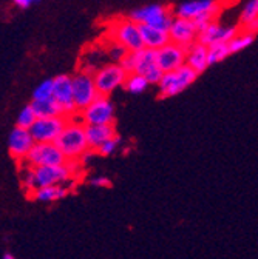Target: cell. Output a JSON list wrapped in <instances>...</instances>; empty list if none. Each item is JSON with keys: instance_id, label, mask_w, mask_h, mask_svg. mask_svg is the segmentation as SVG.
Masks as SVG:
<instances>
[{"instance_id": "obj_1", "label": "cell", "mask_w": 258, "mask_h": 259, "mask_svg": "<svg viewBox=\"0 0 258 259\" xmlns=\"http://www.w3.org/2000/svg\"><path fill=\"white\" fill-rule=\"evenodd\" d=\"M54 144L67 160H81V157L90 151L85 138V126L78 120L76 116L67 120Z\"/></svg>"}, {"instance_id": "obj_2", "label": "cell", "mask_w": 258, "mask_h": 259, "mask_svg": "<svg viewBox=\"0 0 258 259\" xmlns=\"http://www.w3.org/2000/svg\"><path fill=\"white\" fill-rule=\"evenodd\" d=\"M119 65L127 74L136 73L142 76L149 82V85H158L164 74L155 62V51L147 48H142L135 53H127Z\"/></svg>"}, {"instance_id": "obj_3", "label": "cell", "mask_w": 258, "mask_h": 259, "mask_svg": "<svg viewBox=\"0 0 258 259\" xmlns=\"http://www.w3.org/2000/svg\"><path fill=\"white\" fill-rule=\"evenodd\" d=\"M108 37L112 42L124 47L128 53H135L142 50L139 25L132 19H116L108 26Z\"/></svg>"}, {"instance_id": "obj_4", "label": "cell", "mask_w": 258, "mask_h": 259, "mask_svg": "<svg viewBox=\"0 0 258 259\" xmlns=\"http://www.w3.org/2000/svg\"><path fill=\"white\" fill-rule=\"evenodd\" d=\"M82 125H115V105L107 96H98L81 113L76 114Z\"/></svg>"}, {"instance_id": "obj_5", "label": "cell", "mask_w": 258, "mask_h": 259, "mask_svg": "<svg viewBox=\"0 0 258 259\" xmlns=\"http://www.w3.org/2000/svg\"><path fill=\"white\" fill-rule=\"evenodd\" d=\"M198 74L190 70L186 65L176 68L175 71L164 73L161 77L158 88H159V96L161 97H173L179 93H182L186 88H189L193 82L197 80Z\"/></svg>"}, {"instance_id": "obj_6", "label": "cell", "mask_w": 258, "mask_h": 259, "mask_svg": "<svg viewBox=\"0 0 258 259\" xmlns=\"http://www.w3.org/2000/svg\"><path fill=\"white\" fill-rule=\"evenodd\" d=\"M71 93H73V105L76 113L85 110L96 97H98V90L94 87L93 74L81 70L71 77Z\"/></svg>"}, {"instance_id": "obj_7", "label": "cell", "mask_w": 258, "mask_h": 259, "mask_svg": "<svg viewBox=\"0 0 258 259\" xmlns=\"http://www.w3.org/2000/svg\"><path fill=\"white\" fill-rule=\"evenodd\" d=\"M127 73L122 70L119 63H107L104 67L98 68L93 73L94 87L98 90L99 96H110L119 87H122Z\"/></svg>"}, {"instance_id": "obj_8", "label": "cell", "mask_w": 258, "mask_h": 259, "mask_svg": "<svg viewBox=\"0 0 258 259\" xmlns=\"http://www.w3.org/2000/svg\"><path fill=\"white\" fill-rule=\"evenodd\" d=\"M65 156L56 144H34L25 157L23 164L29 167H59L65 165Z\"/></svg>"}, {"instance_id": "obj_9", "label": "cell", "mask_w": 258, "mask_h": 259, "mask_svg": "<svg viewBox=\"0 0 258 259\" xmlns=\"http://www.w3.org/2000/svg\"><path fill=\"white\" fill-rule=\"evenodd\" d=\"M67 117H45L36 119L34 123L29 126V135L34 144H54L59 135L62 133L63 126L67 123Z\"/></svg>"}, {"instance_id": "obj_10", "label": "cell", "mask_w": 258, "mask_h": 259, "mask_svg": "<svg viewBox=\"0 0 258 259\" xmlns=\"http://www.w3.org/2000/svg\"><path fill=\"white\" fill-rule=\"evenodd\" d=\"M128 19H132L138 25H147L156 29L167 31L173 17L170 11L163 5H149V7L135 10Z\"/></svg>"}, {"instance_id": "obj_11", "label": "cell", "mask_w": 258, "mask_h": 259, "mask_svg": "<svg viewBox=\"0 0 258 259\" xmlns=\"http://www.w3.org/2000/svg\"><path fill=\"white\" fill-rule=\"evenodd\" d=\"M73 181H75V178L71 176L67 165L33 167V191L38 188H44V187L65 185Z\"/></svg>"}, {"instance_id": "obj_12", "label": "cell", "mask_w": 258, "mask_h": 259, "mask_svg": "<svg viewBox=\"0 0 258 259\" xmlns=\"http://www.w3.org/2000/svg\"><path fill=\"white\" fill-rule=\"evenodd\" d=\"M53 99L62 108L63 116L73 119L78 113L73 105V93H71V76L59 74L53 79Z\"/></svg>"}, {"instance_id": "obj_13", "label": "cell", "mask_w": 258, "mask_h": 259, "mask_svg": "<svg viewBox=\"0 0 258 259\" xmlns=\"http://www.w3.org/2000/svg\"><path fill=\"white\" fill-rule=\"evenodd\" d=\"M167 34H169V40L172 44L186 50L187 47H190L192 44L197 42L198 31H197V28L192 20L173 17L170 22V26L167 29Z\"/></svg>"}, {"instance_id": "obj_14", "label": "cell", "mask_w": 258, "mask_h": 259, "mask_svg": "<svg viewBox=\"0 0 258 259\" xmlns=\"http://www.w3.org/2000/svg\"><path fill=\"white\" fill-rule=\"evenodd\" d=\"M184 59H186V50L172 42L155 51V62L163 73H170L182 67Z\"/></svg>"}, {"instance_id": "obj_15", "label": "cell", "mask_w": 258, "mask_h": 259, "mask_svg": "<svg viewBox=\"0 0 258 259\" xmlns=\"http://www.w3.org/2000/svg\"><path fill=\"white\" fill-rule=\"evenodd\" d=\"M237 32H238L237 26H221L218 22H212L203 31L198 32L197 42H200L204 47H210L218 42L228 44Z\"/></svg>"}, {"instance_id": "obj_16", "label": "cell", "mask_w": 258, "mask_h": 259, "mask_svg": "<svg viewBox=\"0 0 258 259\" xmlns=\"http://www.w3.org/2000/svg\"><path fill=\"white\" fill-rule=\"evenodd\" d=\"M33 145H34V141L31 138L28 130L19 128V126L13 128V132L8 136V150L13 159H16L17 162H23L29 150L33 148Z\"/></svg>"}, {"instance_id": "obj_17", "label": "cell", "mask_w": 258, "mask_h": 259, "mask_svg": "<svg viewBox=\"0 0 258 259\" xmlns=\"http://www.w3.org/2000/svg\"><path fill=\"white\" fill-rule=\"evenodd\" d=\"M219 10H221V7H219L218 0H192V2L181 4L176 8L175 13H176V17L187 19V20H193V19L200 17L204 13L219 11Z\"/></svg>"}, {"instance_id": "obj_18", "label": "cell", "mask_w": 258, "mask_h": 259, "mask_svg": "<svg viewBox=\"0 0 258 259\" xmlns=\"http://www.w3.org/2000/svg\"><path fill=\"white\" fill-rule=\"evenodd\" d=\"M85 126V138L88 144V150L96 153L104 142L116 136L115 125H84Z\"/></svg>"}, {"instance_id": "obj_19", "label": "cell", "mask_w": 258, "mask_h": 259, "mask_svg": "<svg viewBox=\"0 0 258 259\" xmlns=\"http://www.w3.org/2000/svg\"><path fill=\"white\" fill-rule=\"evenodd\" d=\"M184 65L195 71L197 74H201L209 67L207 65V47L201 45L200 42H195L190 47H187Z\"/></svg>"}, {"instance_id": "obj_20", "label": "cell", "mask_w": 258, "mask_h": 259, "mask_svg": "<svg viewBox=\"0 0 258 259\" xmlns=\"http://www.w3.org/2000/svg\"><path fill=\"white\" fill-rule=\"evenodd\" d=\"M139 34H141L142 47L147 50H152V51L163 48L164 45H167L170 42L167 31L156 29V28H152L147 25H139Z\"/></svg>"}, {"instance_id": "obj_21", "label": "cell", "mask_w": 258, "mask_h": 259, "mask_svg": "<svg viewBox=\"0 0 258 259\" xmlns=\"http://www.w3.org/2000/svg\"><path fill=\"white\" fill-rule=\"evenodd\" d=\"M71 184V182H68ZM68 184L65 185H53V187H44V188H38L34 190L33 193L29 194L31 198L38 202H45V204H50V202H56L59 199H63L68 194L70 188H68Z\"/></svg>"}, {"instance_id": "obj_22", "label": "cell", "mask_w": 258, "mask_h": 259, "mask_svg": "<svg viewBox=\"0 0 258 259\" xmlns=\"http://www.w3.org/2000/svg\"><path fill=\"white\" fill-rule=\"evenodd\" d=\"M29 107L33 108V113L36 119H45V117H65L63 116L62 108L54 102V99H45V101H33L29 104Z\"/></svg>"}, {"instance_id": "obj_23", "label": "cell", "mask_w": 258, "mask_h": 259, "mask_svg": "<svg viewBox=\"0 0 258 259\" xmlns=\"http://www.w3.org/2000/svg\"><path fill=\"white\" fill-rule=\"evenodd\" d=\"M240 20H241L240 29H244V31H249L252 34H255L256 28H258V0H250V2L246 4Z\"/></svg>"}, {"instance_id": "obj_24", "label": "cell", "mask_w": 258, "mask_h": 259, "mask_svg": "<svg viewBox=\"0 0 258 259\" xmlns=\"http://www.w3.org/2000/svg\"><path fill=\"white\" fill-rule=\"evenodd\" d=\"M253 40H255V34H252V32H249V31H244V29H238L237 34L228 42L229 53L234 54V53L243 51L244 48L252 45Z\"/></svg>"}, {"instance_id": "obj_25", "label": "cell", "mask_w": 258, "mask_h": 259, "mask_svg": "<svg viewBox=\"0 0 258 259\" xmlns=\"http://www.w3.org/2000/svg\"><path fill=\"white\" fill-rule=\"evenodd\" d=\"M122 88L132 94H141L149 88V82L142 76H139L136 73H130V74H127V77L122 83Z\"/></svg>"}, {"instance_id": "obj_26", "label": "cell", "mask_w": 258, "mask_h": 259, "mask_svg": "<svg viewBox=\"0 0 258 259\" xmlns=\"http://www.w3.org/2000/svg\"><path fill=\"white\" fill-rule=\"evenodd\" d=\"M229 54L231 53H229L228 44H223V42L213 44V45L207 47V65L218 63V62L224 60Z\"/></svg>"}, {"instance_id": "obj_27", "label": "cell", "mask_w": 258, "mask_h": 259, "mask_svg": "<svg viewBox=\"0 0 258 259\" xmlns=\"http://www.w3.org/2000/svg\"><path fill=\"white\" fill-rule=\"evenodd\" d=\"M53 97V79H47L41 82L33 91V101H45Z\"/></svg>"}, {"instance_id": "obj_28", "label": "cell", "mask_w": 258, "mask_h": 259, "mask_svg": "<svg viewBox=\"0 0 258 259\" xmlns=\"http://www.w3.org/2000/svg\"><path fill=\"white\" fill-rule=\"evenodd\" d=\"M121 145H122V138L116 135L115 138H112V139H108L107 142H104L98 150H96V153H98L99 156L108 157V156L115 154V153L119 150Z\"/></svg>"}, {"instance_id": "obj_29", "label": "cell", "mask_w": 258, "mask_h": 259, "mask_svg": "<svg viewBox=\"0 0 258 259\" xmlns=\"http://www.w3.org/2000/svg\"><path fill=\"white\" fill-rule=\"evenodd\" d=\"M36 120V116L33 113V108H31L29 105L23 107L17 116V122H16V126L19 128H25V130H29V126L34 123Z\"/></svg>"}, {"instance_id": "obj_30", "label": "cell", "mask_w": 258, "mask_h": 259, "mask_svg": "<svg viewBox=\"0 0 258 259\" xmlns=\"http://www.w3.org/2000/svg\"><path fill=\"white\" fill-rule=\"evenodd\" d=\"M128 51L124 47H121L115 42H110V47L107 48V54H108L110 60H113V63H121V60L125 57Z\"/></svg>"}, {"instance_id": "obj_31", "label": "cell", "mask_w": 258, "mask_h": 259, "mask_svg": "<svg viewBox=\"0 0 258 259\" xmlns=\"http://www.w3.org/2000/svg\"><path fill=\"white\" fill-rule=\"evenodd\" d=\"M90 185L96 188H107L112 187V181L107 176H93L90 179Z\"/></svg>"}, {"instance_id": "obj_32", "label": "cell", "mask_w": 258, "mask_h": 259, "mask_svg": "<svg viewBox=\"0 0 258 259\" xmlns=\"http://www.w3.org/2000/svg\"><path fill=\"white\" fill-rule=\"evenodd\" d=\"M33 2H36V0H14V4L20 8H28Z\"/></svg>"}, {"instance_id": "obj_33", "label": "cell", "mask_w": 258, "mask_h": 259, "mask_svg": "<svg viewBox=\"0 0 258 259\" xmlns=\"http://www.w3.org/2000/svg\"><path fill=\"white\" fill-rule=\"evenodd\" d=\"M2 259H16V257H14V256H13L11 253H5Z\"/></svg>"}]
</instances>
